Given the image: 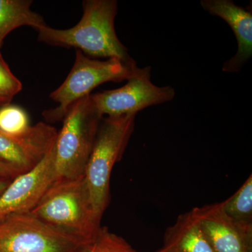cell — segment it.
I'll return each instance as SVG.
<instances>
[{"label":"cell","instance_id":"obj_1","mask_svg":"<svg viewBox=\"0 0 252 252\" xmlns=\"http://www.w3.org/2000/svg\"><path fill=\"white\" fill-rule=\"evenodd\" d=\"M117 10L116 0H85L82 18L76 26L59 30L44 25L37 30L38 39L51 46L74 48L91 57L117 59L136 64L116 32Z\"/></svg>","mask_w":252,"mask_h":252},{"label":"cell","instance_id":"obj_2","mask_svg":"<svg viewBox=\"0 0 252 252\" xmlns=\"http://www.w3.org/2000/svg\"><path fill=\"white\" fill-rule=\"evenodd\" d=\"M30 214L87 247L94 243L102 227L84 175L55 180Z\"/></svg>","mask_w":252,"mask_h":252},{"label":"cell","instance_id":"obj_3","mask_svg":"<svg viewBox=\"0 0 252 252\" xmlns=\"http://www.w3.org/2000/svg\"><path fill=\"white\" fill-rule=\"evenodd\" d=\"M137 114L102 118L84 171L94 212L102 218L110 200L113 167L122 159L135 127Z\"/></svg>","mask_w":252,"mask_h":252},{"label":"cell","instance_id":"obj_4","mask_svg":"<svg viewBox=\"0 0 252 252\" xmlns=\"http://www.w3.org/2000/svg\"><path fill=\"white\" fill-rule=\"evenodd\" d=\"M90 95L73 104L63 119L54 143L56 180L84 175L103 118Z\"/></svg>","mask_w":252,"mask_h":252},{"label":"cell","instance_id":"obj_5","mask_svg":"<svg viewBox=\"0 0 252 252\" xmlns=\"http://www.w3.org/2000/svg\"><path fill=\"white\" fill-rule=\"evenodd\" d=\"M138 68L137 63L128 64L117 59H91L76 50L75 61L70 72L63 84L50 94V98L59 106L44 111L43 117L49 123L63 121L71 106L90 95L96 87L104 83L127 80Z\"/></svg>","mask_w":252,"mask_h":252},{"label":"cell","instance_id":"obj_6","mask_svg":"<svg viewBox=\"0 0 252 252\" xmlns=\"http://www.w3.org/2000/svg\"><path fill=\"white\" fill-rule=\"evenodd\" d=\"M86 248L30 213L16 215L0 224V252H78Z\"/></svg>","mask_w":252,"mask_h":252},{"label":"cell","instance_id":"obj_7","mask_svg":"<svg viewBox=\"0 0 252 252\" xmlns=\"http://www.w3.org/2000/svg\"><path fill=\"white\" fill-rule=\"evenodd\" d=\"M150 66L138 68L127 84L119 89L104 91L90 97L101 115L137 114L151 107L170 102L175 96L172 86H158L151 80Z\"/></svg>","mask_w":252,"mask_h":252},{"label":"cell","instance_id":"obj_8","mask_svg":"<svg viewBox=\"0 0 252 252\" xmlns=\"http://www.w3.org/2000/svg\"><path fill=\"white\" fill-rule=\"evenodd\" d=\"M56 180L54 144L31 170L18 176L0 196V224L16 215L30 213Z\"/></svg>","mask_w":252,"mask_h":252},{"label":"cell","instance_id":"obj_9","mask_svg":"<svg viewBox=\"0 0 252 252\" xmlns=\"http://www.w3.org/2000/svg\"><path fill=\"white\" fill-rule=\"evenodd\" d=\"M57 134V130L45 122L31 126L21 136L10 135L0 130V161L22 173L30 171L54 145Z\"/></svg>","mask_w":252,"mask_h":252},{"label":"cell","instance_id":"obj_10","mask_svg":"<svg viewBox=\"0 0 252 252\" xmlns=\"http://www.w3.org/2000/svg\"><path fill=\"white\" fill-rule=\"evenodd\" d=\"M195 209L215 252H252V225L240 224L230 220L220 203Z\"/></svg>","mask_w":252,"mask_h":252},{"label":"cell","instance_id":"obj_11","mask_svg":"<svg viewBox=\"0 0 252 252\" xmlns=\"http://www.w3.org/2000/svg\"><path fill=\"white\" fill-rule=\"evenodd\" d=\"M203 9L212 16L221 18L231 28L238 42L236 54L223 63L222 71L240 72L252 56V13L231 0H202Z\"/></svg>","mask_w":252,"mask_h":252},{"label":"cell","instance_id":"obj_12","mask_svg":"<svg viewBox=\"0 0 252 252\" xmlns=\"http://www.w3.org/2000/svg\"><path fill=\"white\" fill-rule=\"evenodd\" d=\"M166 252H215L202 229L195 209L180 215L165 230Z\"/></svg>","mask_w":252,"mask_h":252},{"label":"cell","instance_id":"obj_13","mask_svg":"<svg viewBox=\"0 0 252 252\" xmlns=\"http://www.w3.org/2000/svg\"><path fill=\"white\" fill-rule=\"evenodd\" d=\"M31 0H0V49L11 32L22 26L37 31L45 24L44 18L31 9Z\"/></svg>","mask_w":252,"mask_h":252},{"label":"cell","instance_id":"obj_14","mask_svg":"<svg viewBox=\"0 0 252 252\" xmlns=\"http://www.w3.org/2000/svg\"><path fill=\"white\" fill-rule=\"evenodd\" d=\"M230 220L243 225H252V176L229 198L220 203Z\"/></svg>","mask_w":252,"mask_h":252},{"label":"cell","instance_id":"obj_15","mask_svg":"<svg viewBox=\"0 0 252 252\" xmlns=\"http://www.w3.org/2000/svg\"><path fill=\"white\" fill-rule=\"evenodd\" d=\"M24 109L11 103L0 106V130L13 136H21L31 129Z\"/></svg>","mask_w":252,"mask_h":252},{"label":"cell","instance_id":"obj_16","mask_svg":"<svg viewBox=\"0 0 252 252\" xmlns=\"http://www.w3.org/2000/svg\"><path fill=\"white\" fill-rule=\"evenodd\" d=\"M91 252H137L122 237L101 227Z\"/></svg>","mask_w":252,"mask_h":252},{"label":"cell","instance_id":"obj_17","mask_svg":"<svg viewBox=\"0 0 252 252\" xmlns=\"http://www.w3.org/2000/svg\"><path fill=\"white\" fill-rule=\"evenodd\" d=\"M22 89L21 81L11 72L0 52V99L11 103Z\"/></svg>","mask_w":252,"mask_h":252},{"label":"cell","instance_id":"obj_18","mask_svg":"<svg viewBox=\"0 0 252 252\" xmlns=\"http://www.w3.org/2000/svg\"><path fill=\"white\" fill-rule=\"evenodd\" d=\"M23 174L9 164L0 161V181H12Z\"/></svg>","mask_w":252,"mask_h":252},{"label":"cell","instance_id":"obj_19","mask_svg":"<svg viewBox=\"0 0 252 252\" xmlns=\"http://www.w3.org/2000/svg\"><path fill=\"white\" fill-rule=\"evenodd\" d=\"M11 182V181H0V196L4 191L5 189L7 188Z\"/></svg>","mask_w":252,"mask_h":252},{"label":"cell","instance_id":"obj_20","mask_svg":"<svg viewBox=\"0 0 252 252\" xmlns=\"http://www.w3.org/2000/svg\"><path fill=\"white\" fill-rule=\"evenodd\" d=\"M93 245H94V244H93ZM93 245L90 247H88V248L83 249V250H81V251L78 252H92Z\"/></svg>","mask_w":252,"mask_h":252},{"label":"cell","instance_id":"obj_21","mask_svg":"<svg viewBox=\"0 0 252 252\" xmlns=\"http://www.w3.org/2000/svg\"><path fill=\"white\" fill-rule=\"evenodd\" d=\"M9 104V102H6V101L1 100L0 99V106L4 105V104Z\"/></svg>","mask_w":252,"mask_h":252},{"label":"cell","instance_id":"obj_22","mask_svg":"<svg viewBox=\"0 0 252 252\" xmlns=\"http://www.w3.org/2000/svg\"><path fill=\"white\" fill-rule=\"evenodd\" d=\"M155 252H166L165 251V250H163V249H160V250H158V251Z\"/></svg>","mask_w":252,"mask_h":252}]
</instances>
